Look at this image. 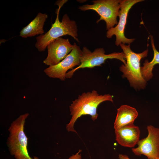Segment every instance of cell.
<instances>
[{"mask_svg":"<svg viewBox=\"0 0 159 159\" xmlns=\"http://www.w3.org/2000/svg\"><path fill=\"white\" fill-rule=\"evenodd\" d=\"M113 96L109 94L100 95L96 90L83 92L79 95L77 99L72 101L69 107L71 118L67 125L68 132L77 133L74 128V124L78 119L82 115H90L93 121L98 116L97 108L102 102L109 101L113 102Z\"/></svg>","mask_w":159,"mask_h":159,"instance_id":"1","label":"cell"},{"mask_svg":"<svg viewBox=\"0 0 159 159\" xmlns=\"http://www.w3.org/2000/svg\"><path fill=\"white\" fill-rule=\"evenodd\" d=\"M67 1L63 0L60 3H57L59 8L57 11L55 22L52 24L51 28L47 32L36 37L35 46L39 52L44 51L50 43L64 35H70L78 42H80L77 38V27L75 21L71 20L66 14L63 16L61 21L59 20L60 10Z\"/></svg>","mask_w":159,"mask_h":159,"instance_id":"2","label":"cell"},{"mask_svg":"<svg viewBox=\"0 0 159 159\" xmlns=\"http://www.w3.org/2000/svg\"><path fill=\"white\" fill-rule=\"evenodd\" d=\"M125 54L126 63L120 67V70L123 73L122 77L126 78L130 86L136 89H144L146 85V81L142 75L140 62L141 60L148 55V49L139 53H135L131 49L130 45L120 44Z\"/></svg>","mask_w":159,"mask_h":159,"instance_id":"3","label":"cell"},{"mask_svg":"<svg viewBox=\"0 0 159 159\" xmlns=\"http://www.w3.org/2000/svg\"><path fill=\"white\" fill-rule=\"evenodd\" d=\"M28 113L21 115L11 124L7 144L11 154L16 159H39L30 157L27 150V140L24 131L25 121Z\"/></svg>","mask_w":159,"mask_h":159,"instance_id":"4","label":"cell"},{"mask_svg":"<svg viewBox=\"0 0 159 159\" xmlns=\"http://www.w3.org/2000/svg\"><path fill=\"white\" fill-rule=\"evenodd\" d=\"M105 53V51L103 48H97L92 52L87 47H84L80 58V64L68 72L66 74V78H71L74 73L79 69L92 68L100 66L107 59H118L122 62L124 64H126V57L123 52H115L109 54H106Z\"/></svg>","mask_w":159,"mask_h":159,"instance_id":"5","label":"cell"},{"mask_svg":"<svg viewBox=\"0 0 159 159\" xmlns=\"http://www.w3.org/2000/svg\"><path fill=\"white\" fill-rule=\"evenodd\" d=\"M120 0H96L92 2V4H85L79 7L80 10H89L96 11L100 16L96 22L104 20L106 23L107 30L114 27L118 24L117 17L118 16L120 7Z\"/></svg>","mask_w":159,"mask_h":159,"instance_id":"6","label":"cell"},{"mask_svg":"<svg viewBox=\"0 0 159 159\" xmlns=\"http://www.w3.org/2000/svg\"><path fill=\"white\" fill-rule=\"evenodd\" d=\"M73 45L71 52L63 60L57 64L49 66L44 70L47 75L50 78L64 81L67 71L70 69L72 70L75 67H78L80 64L82 50L75 42Z\"/></svg>","mask_w":159,"mask_h":159,"instance_id":"7","label":"cell"},{"mask_svg":"<svg viewBox=\"0 0 159 159\" xmlns=\"http://www.w3.org/2000/svg\"><path fill=\"white\" fill-rule=\"evenodd\" d=\"M147 129L148 136L140 140L138 147L132 150L136 156L143 155L148 159H157L159 158V128L150 125Z\"/></svg>","mask_w":159,"mask_h":159,"instance_id":"8","label":"cell"},{"mask_svg":"<svg viewBox=\"0 0 159 159\" xmlns=\"http://www.w3.org/2000/svg\"><path fill=\"white\" fill-rule=\"evenodd\" d=\"M143 0H123L120 1V7L118 16L119 22L115 27L108 30L106 36L111 38L113 35L116 37L115 45L118 46L121 44H130L135 40L134 39H128L124 35L125 26L127 22L128 12L132 7L135 4L143 1Z\"/></svg>","mask_w":159,"mask_h":159,"instance_id":"9","label":"cell"},{"mask_svg":"<svg viewBox=\"0 0 159 159\" xmlns=\"http://www.w3.org/2000/svg\"><path fill=\"white\" fill-rule=\"evenodd\" d=\"M73 47L68 39L61 37L56 39L47 45L48 54L44 63L49 66L57 64L71 52Z\"/></svg>","mask_w":159,"mask_h":159,"instance_id":"10","label":"cell"},{"mask_svg":"<svg viewBox=\"0 0 159 159\" xmlns=\"http://www.w3.org/2000/svg\"><path fill=\"white\" fill-rule=\"evenodd\" d=\"M116 140L120 145L133 148L140 140V130L134 125L115 130Z\"/></svg>","mask_w":159,"mask_h":159,"instance_id":"11","label":"cell"},{"mask_svg":"<svg viewBox=\"0 0 159 159\" xmlns=\"http://www.w3.org/2000/svg\"><path fill=\"white\" fill-rule=\"evenodd\" d=\"M138 115V112L135 108L127 105H121L117 109L114 124L115 130L134 125Z\"/></svg>","mask_w":159,"mask_h":159,"instance_id":"12","label":"cell"},{"mask_svg":"<svg viewBox=\"0 0 159 159\" xmlns=\"http://www.w3.org/2000/svg\"><path fill=\"white\" fill-rule=\"evenodd\" d=\"M47 18L46 14L38 13L35 18L20 31V36L23 38H27L43 34L44 33V26Z\"/></svg>","mask_w":159,"mask_h":159,"instance_id":"13","label":"cell"},{"mask_svg":"<svg viewBox=\"0 0 159 159\" xmlns=\"http://www.w3.org/2000/svg\"><path fill=\"white\" fill-rule=\"evenodd\" d=\"M151 42L153 51L154 56L152 60L150 62L147 60L145 61L143 66L141 67V71L142 76L146 81L151 79L153 76V70L154 66L159 64V52L155 47L153 37L150 35Z\"/></svg>","mask_w":159,"mask_h":159,"instance_id":"14","label":"cell"},{"mask_svg":"<svg viewBox=\"0 0 159 159\" xmlns=\"http://www.w3.org/2000/svg\"><path fill=\"white\" fill-rule=\"evenodd\" d=\"M82 150H79L77 153L75 155H73L71 156L69 159H82L81 154L80 153Z\"/></svg>","mask_w":159,"mask_h":159,"instance_id":"15","label":"cell"},{"mask_svg":"<svg viewBox=\"0 0 159 159\" xmlns=\"http://www.w3.org/2000/svg\"><path fill=\"white\" fill-rule=\"evenodd\" d=\"M118 159H130L128 156L126 155L120 154L118 155ZM157 159H159V158Z\"/></svg>","mask_w":159,"mask_h":159,"instance_id":"16","label":"cell"},{"mask_svg":"<svg viewBox=\"0 0 159 159\" xmlns=\"http://www.w3.org/2000/svg\"></svg>","mask_w":159,"mask_h":159,"instance_id":"17","label":"cell"}]
</instances>
